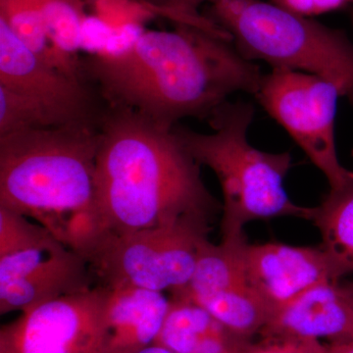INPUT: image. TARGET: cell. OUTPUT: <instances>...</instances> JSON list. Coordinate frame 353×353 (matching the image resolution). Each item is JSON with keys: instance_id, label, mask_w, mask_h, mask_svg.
I'll return each instance as SVG.
<instances>
[{"instance_id": "6da1fadb", "label": "cell", "mask_w": 353, "mask_h": 353, "mask_svg": "<svg viewBox=\"0 0 353 353\" xmlns=\"http://www.w3.org/2000/svg\"><path fill=\"white\" fill-rule=\"evenodd\" d=\"M81 71L104 105L166 129L185 118L208 119L236 92L256 94L263 77L231 38L188 24L141 32L118 52L88 55Z\"/></svg>"}, {"instance_id": "7a4b0ae2", "label": "cell", "mask_w": 353, "mask_h": 353, "mask_svg": "<svg viewBox=\"0 0 353 353\" xmlns=\"http://www.w3.org/2000/svg\"><path fill=\"white\" fill-rule=\"evenodd\" d=\"M99 129L92 243L101 236L165 226L183 218L213 221L222 210L204 185L201 165L173 129L130 109L108 106Z\"/></svg>"}, {"instance_id": "3957f363", "label": "cell", "mask_w": 353, "mask_h": 353, "mask_svg": "<svg viewBox=\"0 0 353 353\" xmlns=\"http://www.w3.org/2000/svg\"><path fill=\"white\" fill-rule=\"evenodd\" d=\"M99 127L30 128L0 134V208L39 223L82 255L97 236Z\"/></svg>"}, {"instance_id": "277c9868", "label": "cell", "mask_w": 353, "mask_h": 353, "mask_svg": "<svg viewBox=\"0 0 353 353\" xmlns=\"http://www.w3.org/2000/svg\"><path fill=\"white\" fill-rule=\"evenodd\" d=\"M254 112L250 102L228 101L208 118L210 134L173 128L197 163L208 166L219 180L224 199L222 239L245 234L243 227L252 221L287 216L311 221L314 214V208L297 205L285 192L290 153L261 152L248 141Z\"/></svg>"}, {"instance_id": "5b68a950", "label": "cell", "mask_w": 353, "mask_h": 353, "mask_svg": "<svg viewBox=\"0 0 353 353\" xmlns=\"http://www.w3.org/2000/svg\"><path fill=\"white\" fill-rule=\"evenodd\" d=\"M206 17L246 59L312 74L353 104V44L345 32L262 0H210Z\"/></svg>"}, {"instance_id": "8992f818", "label": "cell", "mask_w": 353, "mask_h": 353, "mask_svg": "<svg viewBox=\"0 0 353 353\" xmlns=\"http://www.w3.org/2000/svg\"><path fill=\"white\" fill-rule=\"evenodd\" d=\"M213 221L189 217L165 226L104 236L83 254L99 285L169 292L190 284Z\"/></svg>"}, {"instance_id": "52a82bcc", "label": "cell", "mask_w": 353, "mask_h": 353, "mask_svg": "<svg viewBox=\"0 0 353 353\" xmlns=\"http://www.w3.org/2000/svg\"><path fill=\"white\" fill-rule=\"evenodd\" d=\"M0 88L12 97L24 129L99 125L105 105L85 80L53 66L27 48L0 17Z\"/></svg>"}, {"instance_id": "ba28073f", "label": "cell", "mask_w": 353, "mask_h": 353, "mask_svg": "<svg viewBox=\"0 0 353 353\" xmlns=\"http://www.w3.org/2000/svg\"><path fill=\"white\" fill-rule=\"evenodd\" d=\"M340 97L336 85L321 77L287 69L263 75L255 94L324 174L331 189L347 182L352 172L341 166L336 153L334 123Z\"/></svg>"}, {"instance_id": "9c48e42d", "label": "cell", "mask_w": 353, "mask_h": 353, "mask_svg": "<svg viewBox=\"0 0 353 353\" xmlns=\"http://www.w3.org/2000/svg\"><path fill=\"white\" fill-rule=\"evenodd\" d=\"M103 285L21 313L0 330V353H105Z\"/></svg>"}, {"instance_id": "30bf717a", "label": "cell", "mask_w": 353, "mask_h": 353, "mask_svg": "<svg viewBox=\"0 0 353 353\" xmlns=\"http://www.w3.org/2000/svg\"><path fill=\"white\" fill-rule=\"evenodd\" d=\"M94 282L88 260L52 236L41 245L0 257V313H22L88 292Z\"/></svg>"}, {"instance_id": "8fae6325", "label": "cell", "mask_w": 353, "mask_h": 353, "mask_svg": "<svg viewBox=\"0 0 353 353\" xmlns=\"http://www.w3.org/2000/svg\"><path fill=\"white\" fill-rule=\"evenodd\" d=\"M246 280L271 309L272 316L310 288L339 282L321 245L292 246L280 243L248 245Z\"/></svg>"}, {"instance_id": "7c38bea8", "label": "cell", "mask_w": 353, "mask_h": 353, "mask_svg": "<svg viewBox=\"0 0 353 353\" xmlns=\"http://www.w3.org/2000/svg\"><path fill=\"white\" fill-rule=\"evenodd\" d=\"M290 336L329 343L353 340V294L347 284L316 285L274 313L259 336Z\"/></svg>"}, {"instance_id": "4fadbf2b", "label": "cell", "mask_w": 353, "mask_h": 353, "mask_svg": "<svg viewBox=\"0 0 353 353\" xmlns=\"http://www.w3.org/2000/svg\"><path fill=\"white\" fill-rule=\"evenodd\" d=\"M108 290L105 353H139L154 345L170 309L171 297L134 287Z\"/></svg>"}, {"instance_id": "5bb4252c", "label": "cell", "mask_w": 353, "mask_h": 353, "mask_svg": "<svg viewBox=\"0 0 353 353\" xmlns=\"http://www.w3.org/2000/svg\"><path fill=\"white\" fill-rule=\"evenodd\" d=\"M170 297V309L154 345L175 353H241L252 341L234 333L194 301Z\"/></svg>"}, {"instance_id": "9a60e30c", "label": "cell", "mask_w": 353, "mask_h": 353, "mask_svg": "<svg viewBox=\"0 0 353 353\" xmlns=\"http://www.w3.org/2000/svg\"><path fill=\"white\" fill-rule=\"evenodd\" d=\"M250 243L245 234L222 239L219 245L206 241L190 284L172 297L196 301L216 292L248 284L246 250Z\"/></svg>"}, {"instance_id": "2e32d148", "label": "cell", "mask_w": 353, "mask_h": 353, "mask_svg": "<svg viewBox=\"0 0 353 353\" xmlns=\"http://www.w3.org/2000/svg\"><path fill=\"white\" fill-rule=\"evenodd\" d=\"M311 221L321 233V248L339 280L353 273V170L347 182L330 189Z\"/></svg>"}, {"instance_id": "e0dca14e", "label": "cell", "mask_w": 353, "mask_h": 353, "mask_svg": "<svg viewBox=\"0 0 353 353\" xmlns=\"http://www.w3.org/2000/svg\"><path fill=\"white\" fill-rule=\"evenodd\" d=\"M48 0H0V17L32 52L69 75L83 79L81 59L57 50L51 43L43 17Z\"/></svg>"}, {"instance_id": "ac0fdd59", "label": "cell", "mask_w": 353, "mask_h": 353, "mask_svg": "<svg viewBox=\"0 0 353 353\" xmlns=\"http://www.w3.org/2000/svg\"><path fill=\"white\" fill-rule=\"evenodd\" d=\"M239 336L253 340L270 321L272 311L248 284L194 301Z\"/></svg>"}, {"instance_id": "d6986e66", "label": "cell", "mask_w": 353, "mask_h": 353, "mask_svg": "<svg viewBox=\"0 0 353 353\" xmlns=\"http://www.w3.org/2000/svg\"><path fill=\"white\" fill-rule=\"evenodd\" d=\"M43 12L51 43L61 52L74 55L82 46L87 19L75 0H48Z\"/></svg>"}, {"instance_id": "ffe728a7", "label": "cell", "mask_w": 353, "mask_h": 353, "mask_svg": "<svg viewBox=\"0 0 353 353\" xmlns=\"http://www.w3.org/2000/svg\"><path fill=\"white\" fill-rule=\"evenodd\" d=\"M52 236L34 220L0 208V257L41 245Z\"/></svg>"}, {"instance_id": "44dd1931", "label": "cell", "mask_w": 353, "mask_h": 353, "mask_svg": "<svg viewBox=\"0 0 353 353\" xmlns=\"http://www.w3.org/2000/svg\"><path fill=\"white\" fill-rule=\"evenodd\" d=\"M155 4L164 11L165 15L176 24L196 26L209 32L230 37L224 29L199 13V7L210 0H154Z\"/></svg>"}, {"instance_id": "7402d4cb", "label": "cell", "mask_w": 353, "mask_h": 353, "mask_svg": "<svg viewBox=\"0 0 353 353\" xmlns=\"http://www.w3.org/2000/svg\"><path fill=\"white\" fill-rule=\"evenodd\" d=\"M241 353H328V348L321 341L313 339L263 336L257 341H250Z\"/></svg>"}, {"instance_id": "603a6c76", "label": "cell", "mask_w": 353, "mask_h": 353, "mask_svg": "<svg viewBox=\"0 0 353 353\" xmlns=\"http://www.w3.org/2000/svg\"><path fill=\"white\" fill-rule=\"evenodd\" d=\"M271 2L290 12L308 18L341 10L353 4V0H271Z\"/></svg>"}, {"instance_id": "cb8c5ba5", "label": "cell", "mask_w": 353, "mask_h": 353, "mask_svg": "<svg viewBox=\"0 0 353 353\" xmlns=\"http://www.w3.org/2000/svg\"><path fill=\"white\" fill-rule=\"evenodd\" d=\"M328 353H353V340L327 343Z\"/></svg>"}, {"instance_id": "d4e9b609", "label": "cell", "mask_w": 353, "mask_h": 353, "mask_svg": "<svg viewBox=\"0 0 353 353\" xmlns=\"http://www.w3.org/2000/svg\"><path fill=\"white\" fill-rule=\"evenodd\" d=\"M134 3L139 4V6L143 7L145 11L152 14H157V15L164 16L163 11L155 4L154 0H130Z\"/></svg>"}, {"instance_id": "484cf974", "label": "cell", "mask_w": 353, "mask_h": 353, "mask_svg": "<svg viewBox=\"0 0 353 353\" xmlns=\"http://www.w3.org/2000/svg\"><path fill=\"white\" fill-rule=\"evenodd\" d=\"M139 353H175L171 352V350H167L161 345H152L150 347H146L145 350H141Z\"/></svg>"}, {"instance_id": "4316f807", "label": "cell", "mask_w": 353, "mask_h": 353, "mask_svg": "<svg viewBox=\"0 0 353 353\" xmlns=\"http://www.w3.org/2000/svg\"><path fill=\"white\" fill-rule=\"evenodd\" d=\"M347 285L348 288H350V290H352V292L353 294V283H348Z\"/></svg>"}]
</instances>
